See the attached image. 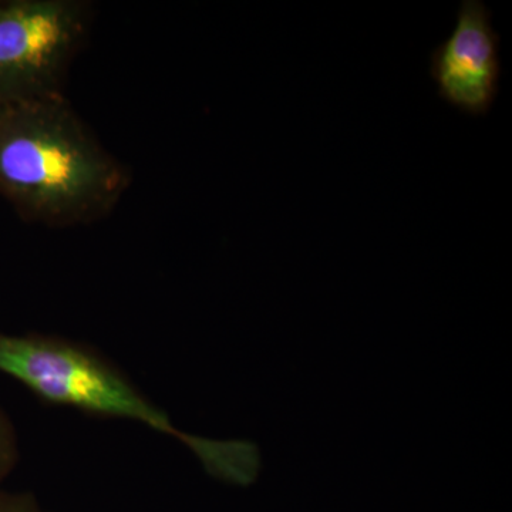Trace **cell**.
<instances>
[{
	"instance_id": "obj_6",
	"label": "cell",
	"mask_w": 512,
	"mask_h": 512,
	"mask_svg": "<svg viewBox=\"0 0 512 512\" xmlns=\"http://www.w3.org/2000/svg\"><path fill=\"white\" fill-rule=\"evenodd\" d=\"M0 512H50L33 494L0 490Z\"/></svg>"
},
{
	"instance_id": "obj_1",
	"label": "cell",
	"mask_w": 512,
	"mask_h": 512,
	"mask_svg": "<svg viewBox=\"0 0 512 512\" xmlns=\"http://www.w3.org/2000/svg\"><path fill=\"white\" fill-rule=\"evenodd\" d=\"M128 181L64 97L0 109V194L23 220L57 228L100 220Z\"/></svg>"
},
{
	"instance_id": "obj_2",
	"label": "cell",
	"mask_w": 512,
	"mask_h": 512,
	"mask_svg": "<svg viewBox=\"0 0 512 512\" xmlns=\"http://www.w3.org/2000/svg\"><path fill=\"white\" fill-rule=\"evenodd\" d=\"M0 373L52 406L133 421L180 441L218 480L248 485L258 477L261 463L254 444L204 439L178 429L116 363L84 343L42 333H0Z\"/></svg>"
},
{
	"instance_id": "obj_5",
	"label": "cell",
	"mask_w": 512,
	"mask_h": 512,
	"mask_svg": "<svg viewBox=\"0 0 512 512\" xmlns=\"http://www.w3.org/2000/svg\"><path fill=\"white\" fill-rule=\"evenodd\" d=\"M19 457L18 433L8 414L0 407V483L18 466Z\"/></svg>"
},
{
	"instance_id": "obj_4",
	"label": "cell",
	"mask_w": 512,
	"mask_h": 512,
	"mask_svg": "<svg viewBox=\"0 0 512 512\" xmlns=\"http://www.w3.org/2000/svg\"><path fill=\"white\" fill-rule=\"evenodd\" d=\"M481 0H463L453 33L430 55V76L448 106L468 116L490 113L501 77L500 35Z\"/></svg>"
},
{
	"instance_id": "obj_3",
	"label": "cell",
	"mask_w": 512,
	"mask_h": 512,
	"mask_svg": "<svg viewBox=\"0 0 512 512\" xmlns=\"http://www.w3.org/2000/svg\"><path fill=\"white\" fill-rule=\"evenodd\" d=\"M90 19L80 0H0V109L64 97Z\"/></svg>"
}]
</instances>
